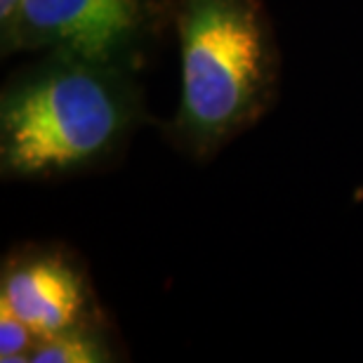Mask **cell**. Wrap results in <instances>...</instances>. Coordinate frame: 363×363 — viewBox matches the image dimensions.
<instances>
[{"mask_svg": "<svg viewBox=\"0 0 363 363\" xmlns=\"http://www.w3.org/2000/svg\"><path fill=\"white\" fill-rule=\"evenodd\" d=\"M21 0H0V28H3L7 21L14 17Z\"/></svg>", "mask_w": 363, "mask_h": 363, "instance_id": "7", "label": "cell"}, {"mask_svg": "<svg viewBox=\"0 0 363 363\" xmlns=\"http://www.w3.org/2000/svg\"><path fill=\"white\" fill-rule=\"evenodd\" d=\"M0 307L17 314L40 340L101 318L83 262L57 245H31L5 257Z\"/></svg>", "mask_w": 363, "mask_h": 363, "instance_id": "4", "label": "cell"}, {"mask_svg": "<svg viewBox=\"0 0 363 363\" xmlns=\"http://www.w3.org/2000/svg\"><path fill=\"white\" fill-rule=\"evenodd\" d=\"M121 347L106 328L104 316L43 337L31 354V363H113L121 361Z\"/></svg>", "mask_w": 363, "mask_h": 363, "instance_id": "5", "label": "cell"}, {"mask_svg": "<svg viewBox=\"0 0 363 363\" xmlns=\"http://www.w3.org/2000/svg\"><path fill=\"white\" fill-rule=\"evenodd\" d=\"M38 342L40 337L17 314L0 307V361L3 363L31 361V354L38 347Z\"/></svg>", "mask_w": 363, "mask_h": 363, "instance_id": "6", "label": "cell"}, {"mask_svg": "<svg viewBox=\"0 0 363 363\" xmlns=\"http://www.w3.org/2000/svg\"><path fill=\"white\" fill-rule=\"evenodd\" d=\"M179 101L168 137L208 161L272 111L281 50L264 0H175Z\"/></svg>", "mask_w": 363, "mask_h": 363, "instance_id": "2", "label": "cell"}, {"mask_svg": "<svg viewBox=\"0 0 363 363\" xmlns=\"http://www.w3.org/2000/svg\"><path fill=\"white\" fill-rule=\"evenodd\" d=\"M175 0H21L0 28V52L74 55L142 69Z\"/></svg>", "mask_w": 363, "mask_h": 363, "instance_id": "3", "label": "cell"}, {"mask_svg": "<svg viewBox=\"0 0 363 363\" xmlns=\"http://www.w3.org/2000/svg\"><path fill=\"white\" fill-rule=\"evenodd\" d=\"M137 69L43 55L0 94V175L43 182L113 161L144 121Z\"/></svg>", "mask_w": 363, "mask_h": 363, "instance_id": "1", "label": "cell"}]
</instances>
